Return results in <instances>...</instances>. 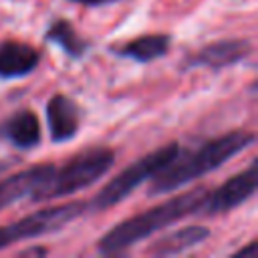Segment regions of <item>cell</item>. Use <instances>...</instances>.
Instances as JSON below:
<instances>
[{
	"mask_svg": "<svg viewBox=\"0 0 258 258\" xmlns=\"http://www.w3.org/2000/svg\"><path fill=\"white\" fill-rule=\"evenodd\" d=\"M254 139H256V135L250 133V131H244V129L242 131H232V133H226L222 137L206 141L202 147L187 153L185 157L177 155L167 167H163L153 177V185L149 189L151 196L173 191V189L202 177L204 173L218 169L230 157H234L236 153H240L242 149L252 145Z\"/></svg>",
	"mask_w": 258,
	"mask_h": 258,
	"instance_id": "1",
	"label": "cell"
},
{
	"mask_svg": "<svg viewBox=\"0 0 258 258\" xmlns=\"http://www.w3.org/2000/svg\"><path fill=\"white\" fill-rule=\"evenodd\" d=\"M206 189L198 187L194 191H185L181 196H175L147 212H141L137 216H131L123 222H119L115 228H111L97 244L99 254H117L127 250L129 246H135L143 238H149L157 230L200 212L202 202L206 198Z\"/></svg>",
	"mask_w": 258,
	"mask_h": 258,
	"instance_id": "2",
	"label": "cell"
},
{
	"mask_svg": "<svg viewBox=\"0 0 258 258\" xmlns=\"http://www.w3.org/2000/svg\"><path fill=\"white\" fill-rule=\"evenodd\" d=\"M113 159H115V153L107 147L85 149L62 167H54L46 177V181H42L30 194V200L46 202V200H56V198L75 194L79 189H85L109 171V167L113 165Z\"/></svg>",
	"mask_w": 258,
	"mask_h": 258,
	"instance_id": "3",
	"label": "cell"
},
{
	"mask_svg": "<svg viewBox=\"0 0 258 258\" xmlns=\"http://www.w3.org/2000/svg\"><path fill=\"white\" fill-rule=\"evenodd\" d=\"M181 153L177 143H169L161 149H155L151 153H147L145 157H141L139 161H135L133 165L125 167L119 175H115L99 194L97 198L91 202L93 210H107L119 202H123L135 187H139L145 179L155 177L163 167H167L177 155Z\"/></svg>",
	"mask_w": 258,
	"mask_h": 258,
	"instance_id": "4",
	"label": "cell"
},
{
	"mask_svg": "<svg viewBox=\"0 0 258 258\" xmlns=\"http://www.w3.org/2000/svg\"><path fill=\"white\" fill-rule=\"evenodd\" d=\"M87 210L85 202H71L54 208H44L34 214H28L8 226L0 228V250L18 242V240H28V238H38L50 232H56L64 228L69 222L79 218Z\"/></svg>",
	"mask_w": 258,
	"mask_h": 258,
	"instance_id": "5",
	"label": "cell"
},
{
	"mask_svg": "<svg viewBox=\"0 0 258 258\" xmlns=\"http://www.w3.org/2000/svg\"><path fill=\"white\" fill-rule=\"evenodd\" d=\"M256 183H258L256 163L252 161L242 173H236L226 183H222L214 191L206 194L200 212L210 214V216L230 212L236 206H240L242 202H246L248 198H252V194L256 191Z\"/></svg>",
	"mask_w": 258,
	"mask_h": 258,
	"instance_id": "6",
	"label": "cell"
},
{
	"mask_svg": "<svg viewBox=\"0 0 258 258\" xmlns=\"http://www.w3.org/2000/svg\"><path fill=\"white\" fill-rule=\"evenodd\" d=\"M46 123L48 133L54 143L69 141L79 131V107L73 99L64 95H54L46 103Z\"/></svg>",
	"mask_w": 258,
	"mask_h": 258,
	"instance_id": "7",
	"label": "cell"
},
{
	"mask_svg": "<svg viewBox=\"0 0 258 258\" xmlns=\"http://www.w3.org/2000/svg\"><path fill=\"white\" fill-rule=\"evenodd\" d=\"M40 60V52L18 40L0 42V79H20L30 75Z\"/></svg>",
	"mask_w": 258,
	"mask_h": 258,
	"instance_id": "8",
	"label": "cell"
},
{
	"mask_svg": "<svg viewBox=\"0 0 258 258\" xmlns=\"http://www.w3.org/2000/svg\"><path fill=\"white\" fill-rule=\"evenodd\" d=\"M52 169H54V165L40 163V165L28 167L24 171H18V173L2 179L0 181V210L30 196L42 181H46V177L50 175Z\"/></svg>",
	"mask_w": 258,
	"mask_h": 258,
	"instance_id": "9",
	"label": "cell"
},
{
	"mask_svg": "<svg viewBox=\"0 0 258 258\" xmlns=\"http://www.w3.org/2000/svg\"><path fill=\"white\" fill-rule=\"evenodd\" d=\"M250 52V42L240 40V38H230V40H218L208 46H204L200 52H196L189 58L191 67H212V69H222L230 67L242 58H246Z\"/></svg>",
	"mask_w": 258,
	"mask_h": 258,
	"instance_id": "10",
	"label": "cell"
},
{
	"mask_svg": "<svg viewBox=\"0 0 258 258\" xmlns=\"http://www.w3.org/2000/svg\"><path fill=\"white\" fill-rule=\"evenodd\" d=\"M0 139L18 149H30L40 143V123L32 111H20L0 125Z\"/></svg>",
	"mask_w": 258,
	"mask_h": 258,
	"instance_id": "11",
	"label": "cell"
},
{
	"mask_svg": "<svg viewBox=\"0 0 258 258\" xmlns=\"http://www.w3.org/2000/svg\"><path fill=\"white\" fill-rule=\"evenodd\" d=\"M169 42H171V38L167 34H143V36H137V38L125 42L123 46L115 48V52L119 56L147 64V62L167 54Z\"/></svg>",
	"mask_w": 258,
	"mask_h": 258,
	"instance_id": "12",
	"label": "cell"
},
{
	"mask_svg": "<svg viewBox=\"0 0 258 258\" xmlns=\"http://www.w3.org/2000/svg\"><path fill=\"white\" fill-rule=\"evenodd\" d=\"M208 236H210V230L204 226H185L177 232L163 236L159 242H155L151 246L149 252L155 256H175V254H181V252L202 244Z\"/></svg>",
	"mask_w": 258,
	"mask_h": 258,
	"instance_id": "13",
	"label": "cell"
},
{
	"mask_svg": "<svg viewBox=\"0 0 258 258\" xmlns=\"http://www.w3.org/2000/svg\"><path fill=\"white\" fill-rule=\"evenodd\" d=\"M44 38L50 40V42H54V44H58V46H60L69 56H73V58L83 56V54L87 52V48H89L87 40H83V38L77 34V30L71 26V22H67V20H54V22L46 28Z\"/></svg>",
	"mask_w": 258,
	"mask_h": 258,
	"instance_id": "14",
	"label": "cell"
},
{
	"mask_svg": "<svg viewBox=\"0 0 258 258\" xmlns=\"http://www.w3.org/2000/svg\"><path fill=\"white\" fill-rule=\"evenodd\" d=\"M75 4H83V6H103V4H111V2H119V0H69Z\"/></svg>",
	"mask_w": 258,
	"mask_h": 258,
	"instance_id": "15",
	"label": "cell"
},
{
	"mask_svg": "<svg viewBox=\"0 0 258 258\" xmlns=\"http://www.w3.org/2000/svg\"><path fill=\"white\" fill-rule=\"evenodd\" d=\"M250 252H256V242H250L246 248H240V250H236V256H242V254H250Z\"/></svg>",
	"mask_w": 258,
	"mask_h": 258,
	"instance_id": "16",
	"label": "cell"
},
{
	"mask_svg": "<svg viewBox=\"0 0 258 258\" xmlns=\"http://www.w3.org/2000/svg\"><path fill=\"white\" fill-rule=\"evenodd\" d=\"M8 165H10V161H4V163H0V171H4Z\"/></svg>",
	"mask_w": 258,
	"mask_h": 258,
	"instance_id": "17",
	"label": "cell"
}]
</instances>
